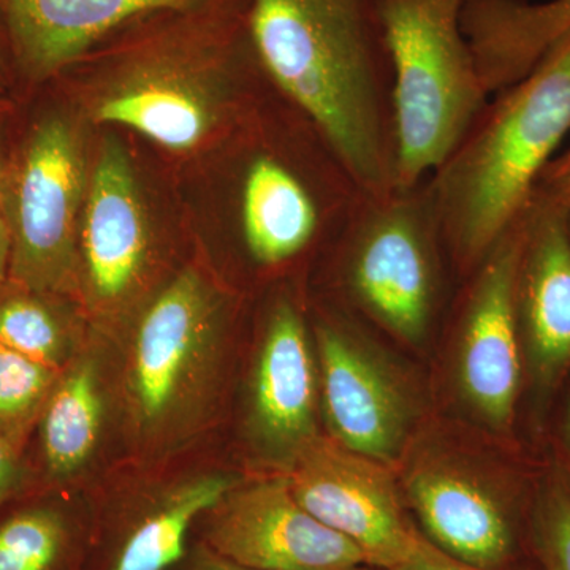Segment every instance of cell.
Masks as SVG:
<instances>
[{"mask_svg": "<svg viewBox=\"0 0 570 570\" xmlns=\"http://www.w3.org/2000/svg\"><path fill=\"white\" fill-rule=\"evenodd\" d=\"M13 66L11 62L9 40H7L6 31H3L2 22H0V82L6 77L7 67Z\"/></svg>", "mask_w": 570, "mask_h": 570, "instance_id": "cell-29", "label": "cell"}, {"mask_svg": "<svg viewBox=\"0 0 570 570\" xmlns=\"http://www.w3.org/2000/svg\"><path fill=\"white\" fill-rule=\"evenodd\" d=\"M59 374L61 371L0 344V438L18 452L39 423Z\"/></svg>", "mask_w": 570, "mask_h": 570, "instance_id": "cell-21", "label": "cell"}, {"mask_svg": "<svg viewBox=\"0 0 570 570\" xmlns=\"http://www.w3.org/2000/svg\"><path fill=\"white\" fill-rule=\"evenodd\" d=\"M305 313L295 295H276L266 309L249 389L247 436L261 459L287 471L318 436L317 371Z\"/></svg>", "mask_w": 570, "mask_h": 570, "instance_id": "cell-13", "label": "cell"}, {"mask_svg": "<svg viewBox=\"0 0 570 570\" xmlns=\"http://www.w3.org/2000/svg\"><path fill=\"white\" fill-rule=\"evenodd\" d=\"M198 542L261 570H373L354 543L307 512L287 479L234 487L198 520Z\"/></svg>", "mask_w": 570, "mask_h": 570, "instance_id": "cell-10", "label": "cell"}, {"mask_svg": "<svg viewBox=\"0 0 570 570\" xmlns=\"http://www.w3.org/2000/svg\"><path fill=\"white\" fill-rule=\"evenodd\" d=\"M10 265V230L7 223L6 205H3V193H0V285L9 279Z\"/></svg>", "mask_w": 570, "mask_h": 570, "instance_id": "cell-28", "label": "cell"}, {"mask_svg": "<svg viewBox=\"0 0 570 570\" xmlns=\"http://www.w3.org/2000/svg\"><path fill=\"white\" fill-rule=\"evenodd\" d=\"M524 217L468 276L456 322L461 396L475 417L498 431L512 425L520 392L523 348L517 324L515 284Z\"/></svg>", "mask_w": 570, "mask_h": 570, "instance_id": "cell-11", "label": "cell"}, {"mask_svg": "<svg viewBox=\"0 0 570 570\" xmlns=\"http://www.w3.org/2000/svg\"><path fill=\"white\" fill-rule=\"evenodd\" d=\"M92 517L37 502L0 520V570H88Z\"/></svg>", "mask_w": 570, "mask_h": 570, "instance_id": "cell-19", "label": "cell"}, {"mask_svg": "<svg viewBox=\"0 0 570 570\" xmlns=\"http://www.w3.org/2000/svg\"><path fill=\"white\" fill-rule=\"evenodd\" d=\"M234 309L224 284L204 265L187 264L130 321L118 400L138 460L178 452L213 422Z\"/></svg>", "mask_w": 570, "mask_h": 570, "instance_id": "cell-4", "label": "cell"}, {"mask_svg": "<svg viewBox=\"0 0 570 570\" xmlns=\"http://www.w3.org/2000/svg\"><path fill=\"white\" fill-rule=\"evenodd\" d=\"M7 167H9V165H3L2 160H0V193H3V184H6Z\"/></svg>", "mask_w": 570, "mask_h": 570, "instance_id": "cell-31", "label": "cell"}, {"mask_svg": "<svg viewBox=\"0 0 570 570\" xmlns=\"http://www.w3.org/2000/svg\"><path fill=\"white\" fill-rule=\"evenodd\" d=\"M404 499L419 531L436 549L475 568L513 569L515 520L474 475L444 461H426L409 474Z\"/></svg>", "mask_w": 570, "mask_h": 570, "instance_id": "cell-17", "label": "cell"}, {"mask_svg": "<svg viewBox=\"0 0 570 570\" xmlns=\"http://www.w3.org/2000/svg\"><path fill=\"white\" fill-rule=\"evenodd\" d=\"M10 287L0 296V344L62 371L85 346L77 318L62 305L69 298Z\"/></svg>", "mask_w": 570, "mask_h": 570, "instance_id": "cell-20", "label": "cell"}, {"mask_svg": "<svg viewBox=\"0 0 570 570\" xmlns=\"http://www.w3.org/2000/svg\"><path fill=\"white\" fill-rule=\"evenodd\" d=\"M112 382L100 346L86 341L59 374L41 411L40 449L51 482H73L102 445Z\"/></svg>", "mask_w": 570, "mask_h": 570, "instance_id": "cell-18", "label": "cell"}, {"mask_svg": "<svg viewBox=\"0 0 570 570\" xmlns=\"http://www.w3.org/2000/svg\"><path fill=\"white\" fill-rule=\"evenodd\" d=\"M171 570H261L253 568H245V566L235 564V562L225 560L219 554L214 553L204 543L195 540L194 546H190L184 560Z\"/></svg>", "mask_w": 570, "mask_h": 570, "instance_id": "cell-26", "label": "cell"}, {"mask_svg": "<svg viewBox=\"0 0 570 570\" xmlns=\"http://www.w3.org/2000/svg\"><path fill=\"white\" fill-rule=\"evenodd\" d=\"M393 70L395 189L433 174L490 100L463 29L469 0H377Z\"/></svg>", "mask_w": 570, "mask_h": 570, "instance_id": "cell-5", "label": "cell"}, {"mask_svg": "<svg viewBox=\"0 0 570 570\" xmlns=\"http://www.w3.org/2000/svg\"><path fill=\"white\" fill-rule=\"evenodd\" d=\"M393 570H490L475 568V566L466 564L449 557L444 551L436 549L433 543L428 542L420 532L411 553L406 560L396 566ZM515 570V569H510Z\"/></svg>", "mask_w": 570, "mask_h": 570, "instance_id": "cell-24", "label": "cell"}, {"mask_svg": "<svg viewBox=\"0 0 570 570\" xmlns=\"http://www.w3.org/2000/svg\"><path fill=\"white\" fill-rule=\"evenodd\" d=\"M209 0H0L11 62L26 80L43 82L73 69L135 20Z\"/></svg>", "mask_w": 570, "mask_h": 570, "instance_id": "cell-16", "label": "cell"}, {"mask_svg": "<svg viewBox=\"0 0 570 570\" xmlns=\"http://www.w3.org/2000/svg\"><path fill=\"white\" fill-rule=\"evenodd\" d=\"M249 10L250 0H209L124 26L80 61L94 85L86 115L176 156L238 137L268 82Z\"/></svg>", "mask_w": 570, "mask_h": 570, "instance_id": "cell-1", "label": "cell"}, {"mask_svg": "<svg viewBox=\"0 0 570 570\" xmlns=\"http://www.w3.org/2000/svg\"><path fill=\"white\" fill-rule=\"evenodd\" d=\"M20 453L10 442L0 438V505L17 489L21 472Z\"/></svg>", "mask_w": 570, "mask_h": 570, "instance_id": "cell-27", "label": "cell"}, {"mask_svg": "<svg viewBox=\"0 0 570 570\" xmlns=\"http://www.w3.org/2000/svg\"><path fill=\"white\" fill-rule=\"evenodd\" d=\"M570 130V36L490 97L428 176L450 261L469 276L521 223Z\"/></svg>", "mask_w": 570, "mask_h": 570, "instance_id": "cell-3", "label": "cell"}, {"mask_svg": "<svg viewBox=\"0 0 570 570\" xmlns=\"http://www.w3.org/2000/svg\"><path fill=\"white\" fill-rule=\"evenodd\" d=\"M333 253L336 287L352 309L401 343L426 340L441 302L442 257H449L428 178L363 194Z\"/></svg>", "mask_w": 570, "mask_h": 570, "instance_id": "cell-6", "label": "cell"}, {"mask_svg": "<svg viewBox=\"0 0 570 570\" xmlns=\"http://www.w3.org/2000/svg\"><path fill=\"white\" fill-rule=\"evenodd\" d=\"M564 436H566V442H568V448L570 450V401L568 404V409H566Z\"/></svg>", "mask_w": 570, "mask_h": 570, "instance_id": "cell-30", "label": "cell"}, {"mask_svg": "<svg viewBox=\"0 0 570 570\" xmlns=\"http://www.w3.org/2000/svg\"><path fill=\"white\" fill-rule=\"evenodd\" d=\"M519 28L532 50H553L570 36V0H527L519 10Z\"/></svg>", "mask_w": 570, "mask_h": 570, "instance_id": "cell-23", "label": "cell"}, {"mask_svg": "<svg viewBox=\"0 0 570 570\" xmlns=\"http://www.w3.org/2000/svg\"><path fill=\"white\" fill-rule=\"evenodd\" d=\"M255 52L365 194L395 189L393 70L377 0H250Z\"/></svg>", "mask_w": 570, "mask_h": 570, "instance_id": "cell-2", "label": "cell"}, {"mask_svg": "<svg viewBox=\"0 0 570 570\" xmlns=\"http://www.w3.org/2000/svg\"><path fill=\"white\" fill-rule=\"evenodd\" d=\"M515 313L532 376L557 384L570 367V212L538 193L524 217Z\"/></svg>", "mask_w": 570, "mask_h": 570, "instance_id": "cell-14", "label": "cell"}, {"mask_svg": "<svg viewBox=\"0 0 570 570\" xmlns=\"http://www.w3.org/2000/svg\"><path fill=\"white\" fill-rule=\"evenodd\" d=\"M314 336L322 411L332 439L367 459L392 463L414 420L403 384L341 314L322 313Z\"/></svg>", "mask_w": 570, "mask_h": 570, "instance_id": "cell-12", "label": "cell"}, {"mask_svg": "<svg viewBox=\"0 0 570 570\" xmlns=\"http://www.w3.org/2000/svg\"><path fill=\"white\" fill-rule=\"evenodd\" d=\"M387 466L318 434L285 471L296 501L354 543L373 570L400 566L420 534Z\"/></svg>", "mask_w": 570, "mask_h": 570, "instance_id": "cell-9", "label": "cell"}, {"mask_svg": "<svg viewBox=\"0 0 570 570\" xmlns=\"http://www.w3.org/2000/svg\"><path fill=\"white\" fill-rule=\"evenodd\" d=\"M239 480L206 472L92 517L88 570H171L189 551L198 520Z\"/></svg>", "mask_w": 570, "mask_h": 570, "instance_id": "cell-15", "label": "cell"}, {"mask_svg": "<svg viewBox=\"0 0 570 570\" xmlns=\"http://www.w3.org/2000/svg\"><path fill=\"white\" fill-rule=\"evenodd\" d=\"M532 550L540 570H570V490L554 485L532 519Z\"/></svg>", "mask_w": 570, "mask_h": 570, "instance_id": "cell-22", "label": "cell"}, {"mask_svg": "<svg viewBox=\"0 0 570 570\" xmlns=\"http://www.w3.org/2000/svg\"><path fill=\"white\" fill-rule=\"evenodd\" d=\"M159 243L132 159L107 138L92 156L78 235L77 305L97 328L129 325L151 298Z\"/></svg>", "mask_w": 570, "mask_h": 570, "instance_id": "cell-8", "label": "cell"}, {"mask_svg": "<svg viewBox=\"0 0 570 570\" xmlns=\"http://www.w3.org/2000/svg\"><path fill=\"white\" fill-rule=\"evenodd\" d=\"M538 194L570 212V148L554 157L546 168L540 178Z\"/></svg>", "mask_w": 570, "mask_h": 570, "instance_id": "cell-25", "label": "cell"}, {"mask_svg": "<svg viewBox=\"0 0 570 570\" xmlns=\"http://www.w3.org/2000/svg\"><path fill=\"white\" fill-rule=\"evenodd\" d=\"M92 157L73 112L51 110L32 124L7 167L9 283L77 303L78 235Z\"/></svg>", "mask_w": 570, "mask_h": 570, "instance_id": "cell-7", "label": "cell"}]
</instances>
